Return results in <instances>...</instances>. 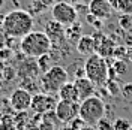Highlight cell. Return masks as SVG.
Instances as JSON below:
<instances>
[{
    "instance_id": "obj_14",
    "label": "cell",
    "mask_w": 132,
    "mask_h": 130,
    "mask_svg": "<svg viewBox=\"0 0 132 130\" xmlns=\"http://www.w3.org/2000/svg\"><path fill=\"white\" fill-rule=\"evenodd\" d=\"M77 51L81 55H86V57H89L92 54H96L95 36H92V34H82V36H80V39L77 41Z\"/></svg>"
},
{
    "instance_id": "obj_6",
    "label": "cell",
    "mask_w": 132,
    "mask_h": 130,
    "mask_svg": "<svg viewBox=\"0 0 132 130\" xmlns=\"http://www.w3.org/2000/svg\"><path fill=\"white\" fill-rule=\"evenodd\" d=\"M51 16L54 21L60 23L65 27H69L77 23L78 20V11L72 3L69 2H56L51 6Z\"/></svg>"
},
{
    "instance_id": "obj_10",
    "label": "cell",
    "mask_w": 132,
    "mask_h": 130,
    "mask_svg": "<svg viewBox=\"0 0 132 130\" xmlns=\"http://www.w3.org/2000/svg\"><path fill=\"white\" fill-rule=\"evenodd\" d=\"M113 12L114 9L111 6L110 0H90L89 2V14L101 21L108 20L113 15Z\"/></svg>"
},
{
    "instance_id": "obj_2",
    "label": "cell",
    "mask_w": 132,
    "mask_h": 130,
    "mask_svg": "<svg viewBox=\"0 0 132 130\" xmlns=\"http://www.w3.org/2000/svg\"><path fill=\"white\" fill-rule=\"evenodd\" d=\"M53 48V42L45 32H36L33 30L26 34L23 39H20V49L26 57L41 58L48 55Z\"/></svg>"
},
{
    "instance_id": "obj_4",
    "label": "cell",
    "mask_w": 132,
    "mask_h": 130,
    "mask_svg": "<svg viewBox=\"0 0 132 130\" xmlns=\"http://www.w3.org/2000/svg\"><path fill=\"white\" fill-rule=\"evenodd\" d=\"M66 82H69V72L65 67L54 64L42 73L41 79H39V87L44 93L57 94Z\"/></svg>"
},
{
    "instance_id": "obj_9",
    "label": "cell",
    "mask_w": 132,
    "mask_h": 130,
    "mask_svg": "<svg viewBox=\"0 0 132 130\" xmlns=\"http://www.w3.org/2000/svg\"><path fill=\"white\" fill-rule=\"evenodd\" d=\"M32 99L33 94L26 88H15L11 93L9 103L11 108L16 112H26L32 108Z\"/></svg>"
},
{
    "instance_id": "obj_13",
    "label": "cell",
    "mask_w": 132,
    "mask_h": 130,
    "mask_svg": "<svg viewBox=\"0 0 132 130\" xmlns=\"http://www.w3.org/2000/svg\"><path fill=\"white\" fill-rule=\"evenodd\" d=\"M75 87L78 90V94H80V100H86V99L95 96V91H96V85L87 78V76H82V78H77L75 79Z\"/></svg>"
},
{
    "instance_id": "obj_16",
    "label": "cell",
    "mask_w": 132,
    "mask_h": 130,
    "mask_svg": "<svg viewBox=\"0 0 132 130\" xmlns=\"http://www.w3.org/2000/svg\"><path fill=\"white\" fill-rule=\"evenodd\" d=\"M114 12L123 14V15H131L132 14V0H110Z\"/></svg>"
},
{
    "instance_id": "obj_17",
    "label": "cell",
    "mask_w": 132,
    "mask_h": 130,
    "mask_svg": "<svg viewBox=\"0 0 132 130\" xmlns=\"http://www.w3.org/2000/svg\"><path fill=\"white\" fill-rule=\"evenodd\" d=\"M53 5H54L53 0H32V9L36 14H41L42 11H45L47 8H51Z\"/></svg>"
},
{
    "instance_id": "obj_22",
    "label": "cell",
    "mask_w": 132,
    "mask_h": 130,
    "mask_svg": "<svg viewBox=\"0 0 132 130\" xmlns=\"http://www.w3.org/2000/svg\"><path fill=\"white\" fill-rule=\"evenodd\" d=\"M39 130H56L53 120H50L48 118V114H45V120L39 124Z\"/></svg>"
},
{
    "instance_id": "obj_23",
    "label": "cell",
    "mask_w": 132,
    "mask_h": 130,
    "mask_svg": "<svg viewBox=\"0 0 132 130\" xmlns=\"http://www.w3.org/2000/svg\"><path fill=\"white\" fill-rule=\"evenodd\" d=\"M80 130H98V129H96L95 126H89V124H84V126H82V127H81Z\"/></svg>"
},
{
    "instance_id": "obj_15",
    "label": "cell",
    "mask_w": 132,
    "mask_h": 130,
    "mask_svg": "<svg viewBox=\"0 0 132 130\" xmlns=\"http://www.w3.org/2000/svg\"><path fill=\"white\" fill-rule=\"evenodd\" d=\"M57 96L60 100H66V102H75V103H80V94H78V90L75 87V82H66L65 85L60 88V91L57 93Z\"/></svg>"
},
{
    "instance_id": "obj_1",
    "label": "cell",
    "mask_w": 132,
    "mask_h": 130,
    "mask_svg": "<svg viewBox=\"0 0 132 130\" xmlns=\"http://www.w3.org/2000/svg\"><path fill=\"white\" fill-rule=\"evenodd\" d=\"M35 20L26 9H14L2 20V30L8 38L23 39L26 34L33 32Z\"/></svg>"
},
{
    "instance_id": "obj_19",
    "label": "cell",
    "mask_w": 132,
    "mask_h": 130,
    "mask_svg": "<svg viewBox=\"0 0 132 130\" xmlns=\"http://www.w3.org/2000/svg\"><path fill=\"white\" fill-rule=\"evenodd\" d=\"M0 130H16V126H15L14 118H11V117H5V118L0 121Z\"/></svg>"
},
{
    "instance_id": "obj_11",
    "label": "cell",
    "mask_w": 132,
    "mask_h": 130,
    "mask_svg": "<svg viewBox=\"0 0 132 130\" xmlns=\"http://www.w3.org/2000/svg\"><path fill=\"white\" fill-rule=\"evenodd\" d=\"M95 41H96V54H99L104 58H110L114 55L116 43L110 36H107V34H96Z\"/></svg>"
},
{
    "instance_id": "obj_5",
    "label": "cell",
    "mask_w": 132,
    "mask_h": 130,
    "mask_svg": "<svg viewBox=\"0 0 132 130\" xmlns=\"http://www.w3.org/2000/svg\"><path fill=\"white\" fill-rule=\"evenodd\" d=\"M107 112V106L104 100L98 96H92L80 102V118L89 126H96Z\"/></svg>"
},
{
    "instance_id": "obj_24",
    "label": "cell",
    "mask_w": 132,
    "mask_h": 130,
    "mask_svg": "<svg viewBox=\"0 0 132 130\" xmlns=\"http://www.w3.org/2000/svg\"><path fill=\"white\" fill-rule=\"evenodd\" d=\"M60 130H74V129L71 127V124H65V126H63V127H62Z\"/></svg>"
},
{
    "instance_id": "obj_27",
    "label": "cell",
    "mask_w": 132,
    "mask_h": 130,
    "mask_svg": "<svg viewBox=\"0 0 132 130\" xmlns=\"http://www.w3.org/2000/svg\"><path fill=\"white\" fill-rule=\"evenodd\" d=\"M129 130H132V126H131V129H129Z\"/></svg>"
},
{
    "instance_id": "obj_3",
    "label": "cell",
    "mask_w": 132,
    "mask_h": 130,
    "mask_svg": "<svg viewBox=\"0 0 132 130\" xmlns=\"http://www.w3.org/2000/svg\"><path fill=\"white\" fill-rule=\"evenodd\" d=\"M84 72L86 76L90 79L96 87L98 85H107L110 79V66L107 58L101 57L99 54H92L84 61Z\"/></svg>"
},
{
    "instance_id": "obj_8",
    "label": "cell",
    "mask_w": 132,
    "mask_h": 130,
    "mask_svg": "<svg viewBox=\"0 0 132 130\" xmlns=\"http://www.w3.org/2000/svg\"><path fill=\"white\" fill-rule=\"evenodd\" d=\"M54 114L60 123L63 124H69V123L75 120L78 114H80V103L75 102H66V100H60L59 99L57 106L54 109Z\"/></svg>"
},
{
    "instance_id": "obj_26",
    "label": "cell",
    "mask_w": 132,
    "mask_h": 130,
    "mask_svg": "<svg viewBox=\"0 0 132 130\" xmlns=\"http://www.w3.org/2000/svg\"><path fill=\"white\" fill-rule=\"evenodd\" d=\"M71 2H72V3H77V2H78V0H71Z\"/></svg>"
},
{
    "instance_id": "obj_12",
    "label": "cell",
    "mask_w": 132,
    "mask_h": 130,
    "mask_svg": "<svg viewBox=\"0 0 132 130\" xmlns=\"http://www.w3.org/2000/svg\"><path fill=\"white\" fill-rule=\"evenodd\" d=\"M45 33L48 34V38L51 39L53 43H60L66 39V27L62 25L60 23L51 20L45 25Z\"/></svg>"
},
{
    "instance_id": "obj_20",
    "label": "cell",
    "mask_w": 132,
    "mask_h": 130,
    "mask_svg": "<svg viewBox=\"0 0 132 130\" xmlns=\"http://www.w3.org/2000/svg\"><path fill=\"white\" fill-rule=\"evenodd\" d=\"M113 126H114V130H129L132 123H129L126 118H117Z\"/></svg>"
},
{
    "instance_id": "obj_21",
    "label": "cell",
    "mask_w": 132,
    "mask_h": 130,
    "mask_svg": "<svg viewBox=\"0 0 132 130\" xmlns=\"http://www.w3.org/2000/svg\"><path fill=\"white\" fill-rule=\"evenodd\" d=\"M95 127H96L98 130H114V126H113V124L110 123V120H107L105 117H104Z\"/></svg>"
},
{
    "instance_id": "obj_7",
    "label": "cell",
    "mask_w": 132,
    "mask_h": 130,
    "mask_svg": "<svg viewBox=\"0 0 132 130\" xmlns=\"http://www.w3.org/2000/svg\"><path fill=\"white\" fill-rule=\"evenodd\" d=\"M57 97L56 94H50V93H36L33 94V99H32V109L33 112L36 114H41V115H45L48 112H53L57 106Z\"/></svg>"
},
{
    "instance_id": "obj_25",
    "label": "cell",
    "mask_w": 132,
    "mask_h": 130,
    "mask_svg": "<svg viewBox=\"0 0 132 130\" xmlns=\"http://www.w3.org/2000/svg\"><path fill=\"white\" fill-rule=\"evenodd\" d=\"M5 3H6V0H0V11L3 9V6H5Z\"/></svg>"
},
{
    "instance_id": "obj_18",
    "label": "cell",
    "mask_w": 132,
    "mask_h": 130,
    "mask_svg": "<svg viewBox=\"0 0 132 130\" xmlns=\"http://www.w3.org/2000/svg\"><path fill=\"white\" fill-rule=\"evenodd\" d=\"M113 70H116L117 75H125L128 72V63L125 60H116L113 64Z\"/></svg>"
}]
</instances>
